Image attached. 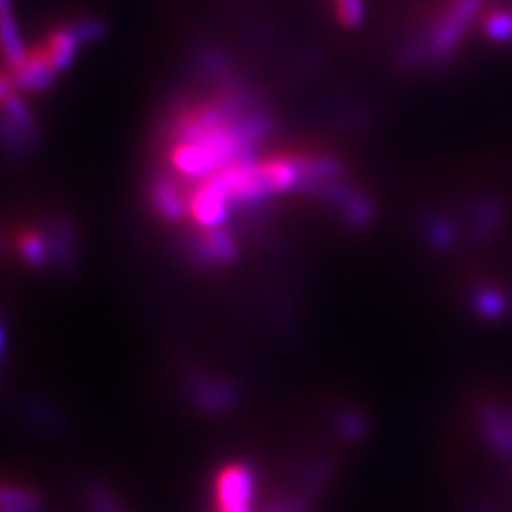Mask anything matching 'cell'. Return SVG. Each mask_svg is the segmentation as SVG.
Returning a JSON list of instances; mask_svg holds the SVG:
<instances>
[{
  "label": "cell",
  "mask_w": 512,
  "mask_h": 512,
  "mask_svg": "<svg viewBox=\"0 0 512 512\" xmlns=\"http://www.w3.org/2000/svg\"><path fill=\"white\" fill-rule=\"evenodd\" d=\"M485 3L487 0H448L427 28V35L416 37L427 54V64H444L459 52Z\"/></svg>",
  "instance_id": "cell-1"
},
{
  "label": "cell",
  "mask_w": 512,
  "mask_h": 512,
  "mask_svg": "<svg viewBox=\"0 0 512 512\" xmlns=\"http://www.w3.org/2000/svg\"><path fill=\"white\" fill-rule=\"evenodd\" d=\"M105 32L107 26L99 15H73V18L62 20L47 30L39 45L62 75L73 67L84 47L101 41Z\"/></svg>",
  "instance_id": "cell-2"
},
{
  "label": "cell",
  "mask_w": 512,
  "mask_h": 512,
  "mask_svg": "<svg viewBox=\"0 0 512 512\" xmlns=\"http://www.w3.org/2000/svg\"><path fill=\"white\" fill-rule=\"evenodd\" d=\"M39 141V126L35 111L26 101V94L15 88L0 103V148L13 156H28L35 152Z\"/></svg>",
  "instance_id": "cell-3"
},
{
  "label": "cell",
  "mask_w": 512,
  "mask_h": 512,
  "mask_svg": "<svg viewBox=\"0 0 512 512\" xmlns=\"http://www.w3.org/2000/svg\"><path fill=\"white\" fill-rule=\"evenodd\" d=\"M256 472L246 461L224 463L214 480L218 512H256Z\"/></svg>",
  "instance_id": "cell-4"
},
{
  "label": "cell",
  "mask_w": 512,
  "mask_h": 512,
  "mask_svg": "<svg viewBox=\"0 0 512 512\" xmlns=\"http://www.w3.org/2000/svg\"><path fill=\"white\" fill-rule=\"evenodd\" d=\"M184 252L195 265L216 269L239 259V242L227 227L195 229L184 239Z\"/></svg>",
  "instance_id": "cell-5"
},
{
  "label": "cell",
  "mask_w": 512,
  "mask_h": 512,
  "mask_svg": "<svg viewBox=\"0 0 512 512\" xmlns=\"http://www.w3.org/2000/svg\"><path fill=\"white\" fill-rule=\"evenodd\" d=\"M314 197L325 201L329 207L338 212L340 220L352 231H361L370 227L376 218V205L365 195L363 190L352 186L344 180L331 182L314 192Z\"/></svg>",
  "instance_id": "cell-6"
},
{
  "label": "cell",
  "mask_w": 512,
  "mask_h": 512,
  "mask_svg": "<svg viewBox=\"0 0 512 512\" xmlns=\"http://www.w3.org/2000/svg\"><path fill=\"white\" fill-rule=\"evenodd\" d=\"M188 395L199 410L222 414L239 406V391L233 382L212 374H195L188 380Z\"/></svg>",
  "instance_id": "cell-7"
},
{
  "label": "cell",
  "mask_w": 512,
  "mask_h": 512,
  "mask_svg": "<svg viewBox=\"0 0 512 512\" xmlns=\"http://www.w3.org/2000/svg\"><path fill=\"white\" fill-rule=\"evenodd\" d=\"M150 201L154 212L167 222H182L188 218V190L184 182L169 171L154 173Z\"/></svg>",
  "instance_id": "cell-8"
},
{
  "label": "cell",
  "mask_w": 512,
  "mask_h": 512,
  "mask_svg": "<svg viewBox=\"0 0 512 512\" xmlns=\"http://www.w3.org/2000/svg\"><path fill=\"white\" fill-rule=\"evenodd\" d=\"M11 75L15 88L22 94H43L50 90L60 77L50 56L43 52V47L39 43L35 47H28L26 58L11 71Z\"/></svg>",
  "instance_id": "cell-9"
},
{
  "label": "cell",
  "mask_w": 512,
  "mask_h": 512,
  "mask_svg": "<svg viewBox=\"0 0 512 512\" xmlns=\"http://www.w3.org/2000/svg\"><path fill=\"white\" fill-rule=\"evenodd\" d=\"M478 425L493 451L512 461V410L502 404H483L478 408Z\"/></svg>",
  "instance_id": "cell-10"
},
{
  "label": "cell",
  "mask_w": 512,
  "mask_h": 512,
  "mask_svg": "<svg viewBox=\"0 0 512 512\" xmlns=\"http://www.w3.org/2000/svg\"><path fill=\"white\" fill-rule=\"evenodd\" d=\"M15 252L32 269H54L52 239L47 227H22L15 233Z\"/></svg>",
  "instance_id": "cell-11"
},
{
  "label": "cell",
  "mask_w": 512,
  "mask_h": 512,
  "mask_svg": "<svg viewBox=\"0 0 512 512\" xmlns=\"http://www.w3.org/2000/svg\"><path fill=\"white\" fill-rule=\"evenodd\" d=\"M28 45L13 11V0H0V56L13 71L26 58Z\"/></svg>",
  "instance_id": "cell-12"
},
{
  "label": "cell",
  "mask_w": 512,
  "mask_h": 512,
  "mask_svg": "<svg viewBox=\"0 0 512 512\" xmlns=\"http://www.w3.org/2000/svg\"><path fill=\"white\" fill-rule=\"evenodd\" d=\"M512 308V297L498 284H478L470 293V310L483 323H500Z\"/></svg>",
  "instance_id": "cell-13"
},
{
  "label": "cell",
  "mask_w": 512,
  "mask_h": 512,
  "mask_svg": "<svg viewBox=\"0 0 512 512\" xmlns=\"http://www.w3.org/2000/svg\"><path fill=\"white\" fill-rule=\"evenodd\" d=\"M0 512H45L43 495L30 485L0 480Z\"/></svg>",
  "instance_id": "cell-14"
},
{
  "label": "cell",
  "mask_w": 512,
  "mask_h": 512,
  "mask_svg": "<svg viewBox=\"0 0 512 512\" xmlns=\"http://www.w3.org/2000/svg\"><path fill=\"white\" fill-rule=\"evenodd\" d=\"M421 231L427 246L436 252L453 250L459 239L457 224L442 214H427V218L421 222Z\"/></svg>",
  "instance_id": "cell-15"
},
{
  "label": "cell",
  "mask_w": 512,
  "mask_h": 512,
  "mask_svg": "<svg viewBox=\"0 0 512 512\" xmlns=\"http://www.w3.org/2000/svg\"><path fill=\"white\" fill-rule=\"evenodd\" d=\"M335 434H338L344 442H361L367 431H370V423L359 410H340L333 419Z\"/></svg>",
  "instance_id": "cell-16"
},
{
  "label": "cell",
  "mask_w": 512,
  "mask_h": 512,
  "mask_svg": "<svg viewBox=\"0 0 512 512\" xmlns=\"http://www.w3.org/2000/svg\"><path fill=\"white\" fill-rule=\"evenodd\" d=\"M502 218H504V212H502V205L498 201H493V199L480 201L478 210L474 214V222H472L474 235L480 239L493 237V233L500 227Z\"/></svg>",
  "instance_id": "cell-17"
},
{
  "label": "cell",
  "mask_w": 512,
  "mask_h": 512,
  "mask_svg": "<svg viewBox=\"0 0 512 512\" xmlns=\"http://www.w3.org/2000/svg\"><path fill=\"white\" fill-rule=\"evenodd\" d=\"M483 35L493 43H512V9H495L485 15Z\"/></svg>",
  "instance_id": "cell-18"
},
{
  "label": "cell",
  "mask_w": 512,
  "mask_h": 512,
  "mask_svg": "<svg viewBox=\"0 0 512 512\" xmlns=\"http://www.w3.org/2000/svg\"><path fill=\"white\" fill-rule=\"evenodd\" d=\"M338 22L346 28H357L365 18V0H333Z\"/></svg>",
  "instance_id": "cell-19"
},
{
  "label": "cell",
  "mask_w": 512,
  "mask_h": 512,
  "mask_svg": "<svg viewBox=\"0 0 512 512\" xmlns=\"http://www.w3.org/2000/svg\"><path fill=\"white\" fill-rule=\"evenodd\" d=\"M88 508L90 512H126L116 495L103 485H92L88 489Z\"/></svg>",
  "instance_id": "cell-20"
},
{
  "label": "cell",
  "mask_w": 512,
  "mask_h": 512,
  "mask_svg": "<svg viewBox=\"0 0 512 512\" xmlns=\"http://www.w3.org/2000/svg\"><path fill=\"white\" fill-rule=\"evenodd\" d=\"M13 90H15V82H13L11 71H0V103H3Z\"/></svg>",
  "instance_id": "cell-21"
},
{
  "label": "cell",
  "mask_w": 512,
  "mask_h": 512,
  "mask_svg": "<svg viewBox=\"0 0 512 512\" xmlns=\"http://www.w3.org/2000/svg\"><path fill=\"white\" fill-rule=\"evenodd\" d=\"M3 352H5V331H3V325H0V359H3Z\"/></svg>",
  "instance_id": "cell-22"
}]
</instances>
